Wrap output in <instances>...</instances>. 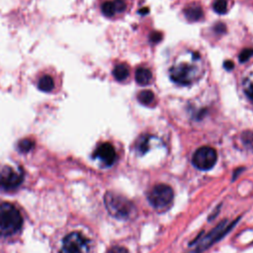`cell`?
<instances>
[{"label":"cell","mask_w":253,"mask_h":253,"mask_svg":"<svg viewBox=\"0 0 253 253\" xmlns=\"http://www.w3.org/2000/svg\"><path fill=\"white\" fill-rule=\"evenodd\" d=\"M104 202L109 213L118 219H130L136 214V209L132 202L116 192H107Z\"/></svg>","instance_id":"cell-1"},{"label":"cell","mask_w":253,"mask_h":253,"mask_svg":"<svg viewBox=\"0 0 253 253\" xmlns=\"http://www.w3.org/2000/svg\"><path fill=\"white\" fill-rule=\"evenodd\" d=\"M23 218L20 211L9 203L0 205V236L15 234L22 226Z\"/></svg>","instance_id":"cell-2"},{"label":"cell","mask_w":253,"mask_h":253,"mask_svg":"<svg viewBox=\"0 0 253 253\" xmlns=\"http://www.w3.org/2000/svg\"><path fill=\"white\" fill-rule=\"evenodd\" d=\"M147 198L153 208L157 210H165L172 204L174 192L170 186L166 184H158L150 190Z\"/></svg>","instance_id":"cell-3"},{"label":"cell","mask_w":253,"mask_h":253,"mask_svg":"<svg viewBox=\"0 0 253 253\" xmlns=\"http://www.w3.org/2000/svg\"><path fill=\"white\" fill-rule=\"evenodd\" d=\"M237 222V219L234 220L232 223H228L227 220H222L219 222L210 233H208L206 236H204L201 241L198 243L197 247L188 253H202L204 250L211 246L214 242L219 240L224 234H226Z\"/></svg>","instance_id":"cell-4"},{"label":"cell","mask_w":253,"mask_h":253,"mask_svg":"<svg viewBox=\"0 0 253 253\" xmlns=\"http://www.w3.org/2000/svg\"><path fill=\"white\" fill-rule=\"evenodd\" d=\"M217 160V154L214 148L210 146H202L198 148L192 158L193 165L200 170L211 169Z\"/></svg>","instance_id":"cell-5"},{"label":"cell","mask_w":253,"mask_h":253,"mask_svg":"<svg viewBox=\"0 0 253 253\" xmlns=\"http://www.w3.org/2000/svg\"><path fill=\"white\" fill-rule=\"evenodd\" d=\"M88 250V240L80 232L74 231L67 234L60 248L59 253H86Z\"/></svg>","instance_id":"cell-6"},{"label":"cell","mask_w":253,"mask_h":253,"mask_svg":"<svg viewBox=\"0 0 253 253\" xmlns=\"http://www.w3.org/2000/svg\"><path fill=\"white\" fill-rule=\"evenodd\" d=\"M24 175L21 169L16 170L11 166H0V188L4 190L16 189L23 181Z\"/></svg>","instance_id":"cell-7"},{"label":"cell","mask_w":253,"mask_h":253,"mask_svg":"<svg viewBox=\"0 0 253 253\" xmlns=\"http://www.w3.org/2000/svg\"><path fill=\"white\" fill-rule=\"evenodd\" d=\"M169 72L172 81L181 85H188L192 83L196 76L195 66L189 63L176 64L171 67Z\"/></svg>","instance_id":"cell-8"},{"label":"cell","mask_w":253,"mask_h":253,"mask_svg":"<svg viewBox=\"0 0 253 253\" xmlns=\"http://www.w3.org/2000/svg\"><path fill=\"white\" fill-rule=\"evenodd\" d=\"M94 157L100 159L105 165L111 166L116 161L117 154L114 146L111 143L104 142L96 148L94 152Z\"/></svg>","instance_id":"cell-9"},{"label":"cell","mask_w":253,"mask_h":253,"mask_svg":"<svg viewBox=\"0 0 253 253\" xmlns=\"http://www.w3.org/2000/svg\"><path fill=\"white\" fill-rule=\"evenodd\" d=\"M126 5L123 0H113L104 2L101 10L106 17H113L116 13H122L126 10Z\"/></svg>","instance_id":"cell-10"},{"label":"cell","mask_w":253,"mask_h":253,"mask_svg":"<svg viewBox=\"0 0 253 253\" xmlns=\"http://www.w3.org/2000/svg\"><path fill=\"white\" fill-rule=\"evenodd\" d=\"M152 79V73L145 67H139L135 70V81L139 85H147Z\"/></svg>","instance_id":"cell-11"},{"label":"cell","mask_w":253,"mask_h":253,"mask_svg":"<svg viewBox=\"0 0 253 253\" xmlns=\"http://www.w3.org/2000/svg\"><path fill=\"white\" fill-rule=\"evenodd\" d=\"M184 15L189 21H199L203 17V10L197 4H192L184 10Z\"/></svg>","instance_id":"cell-12"},{"label":"cell","mask_w":253,"mask_h":253,"mask_svg":"<svg viewBox=\"0 0 253 253\" xmlns=\"http://www.w3.org/2000/svg\"><path fill=\"white\" fill-rule=\"evenodd\" d=\"M38 88L42 92H50L54 88L53 78L49 75L42 76L38 81Z\"/></svg>","instance_id":"cell-13"},{"label":"cell","mask_w":253,"mask_h":253,"mask_svg":"<svg viewBox=\"0 0 253 253\" xmlns=\"http://www.w3.org/2000/svg\"><path fill=\"white\" fill-rule=\"evenodd\" d=\"M128 74H129L128 67L126 64H123V63H120V64L116 65L114 70H113V75H114L115 79L118 80V81L126 80L127 78Z\"/></svg>","instance_id":"cell-14"},{"label":"cell","mask_w":253,"mask_h":253,"mask_svg":"<svg viewBox=\"0 0 253 253\" xmlns=\"http://www.w3.org/2000/svg\"><path fill=\"white\" fill-rule=\"evenodd\" d=\"M35 146V141L31 138H24V139H21L19 142H18V150L22 153H27L29 151H31Z\"/></svg>","instance_id":"cell-15"},{"label":"cell","mask_w":253,"mask_h":253,"mask_svg":"<svg viewBox=\"0 0 253 253\" xmlns=\"http://www.w3.org/2000/svg\"><path fill=\"white\" fill-rule=\"evenodd\" d=\"M137 99L142 105H149L152 103V101L154 99V95L150 90H142L138 94Z\"/></svg>","instance_id":"cell-16"},{"label":"cell","mask_w":253,"mask_h":253,"mask_svg":"<svg viewBox=\"0 0 253 253\" xmlns=\"http://www.w3.org/2000/svg\"><path fill=\"white\" fill-rule=\"evenodd\" d=\"M213 10L218 14H224L227 10V3L225 0H216L213 3Z\"/></svg>","instance_id":"cell-17"},{"label":"cell","mask_w":253,"mask_h":253,"mask_svg":"<svg viewBox=\"0 0 253 253\" xmlns=\"http://www.w3.org/2000/svg\"><path fill=\"white\" fill-rule=\"evenodd\" d=\"M252 55H253V48H245L240 52L238 58H239V61L244 62L248 60Z\"/></svg>","instance_id":"cell-18"},{"label":"cell","mask_w":253,"mask_h":253,"mask_svg":"<svg viewBox=\"0 0 253 253\" xmlns=\"http://www.w3.org/2000/svg\"><path fill=\"white\" fill-rule=\"evenodd\" d=\"M148 136H144V137H140L138 143H137V148L142 151V152H145L146 149H147V145H148Z\"/></svg>","instance_id":"cell-19"},{"label":"cell","mask_w":253,"mask_h":253,"mask_svg":"<svg viewBox=\"0 0 253 253\" xmlns=\"http://www.w3.org/2000/svg\"><path fill=\"white\" fill-rule=\"evenodd\" d=\"M242 138H243L244 143H245L247 146L253 147V133H252V132H250V131L244 132Z\"/></svg>","instance_id":"cell-20"},{"label":"cell","mask_w":253,"mask_h":253,"mask_svg":"<svg viewBox=\"0 0 253 253\" xmlns=\"http://www.w3.org/2000/svg\"><path fill=\"white\" fill-rule=\"evenodd\" d=\"M245 94L246 96L253 101V83L252 82H248L245 86Z\"/></svg>","instance_id":"cell-21"},{"label":"cell","mask_w":253,"mask_h":253,"mask_svg":"<svg viewBox=\"0 0 253 253\" xmlns=\"http://www.w3.org/2000/svg\"><path fill=\"white\" fill-rule=\"evenodd\" d=\"M108 253H128V250L124 246H114L112 247Z\"/></svg>","instance_id":"cell-22"},{"label":"cell","mask_w":253,"mask_h":253,"mask_svg":"<svg viewBox=\"0 0 253 253\" xmlns=\"http://www.w3.org/2000/svg\"><path fill=\"white\" fill-rule=\"evenodd\" d=\"M150 39H151V42H158L161 40V35L159 33H152Z\"/></svg>","instance_id":"cell-23"},{"label":"cell","mask_w":253,"mask_h":253,"mask_svg":"<svg viewBox=\"0 0 253 253\" xmlns=\"http://www.w3.org/2000/svg\"><path fill=\"white\" fill-rule=\"evenodd\" d=\"M224 67H225L227 70L232 69V68H233V62H232V61H229V60L225 61V62H224Z\"/></svg>","instance_id":"cell-24"},{"label":"cell","mask_w":253,"mask_h":253,"mask_svg":"<svg viewBox=\"0 0 253 253\" xmlns=\"http://www.w3.org/2000/svg\"><path fill=\"white\" fill-rule=\"evenodd\" d=\"M147 11H148V10H147L146 8H142V9H140L138 12H139L140 14H146V13H147Z\"/></svg>","instance_id":"cell-25"}]
</instances>
